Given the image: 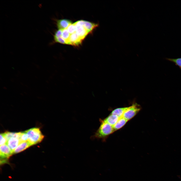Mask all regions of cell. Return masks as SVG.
I'll return each instance as SVG.
<instances>
[{
	"mask_svg": "<svg viewBox=\"0 0 181 181\" xmlns=\"http://www.w3.org/2000/svg\"><path fill=\"white\" fill-rule=\"evenodd\" d=\"M100 126L93 135L94 138L104 139L115 131L113 126L100 120Z\"/></svg>",
	"mask_w": 181,
	"mask_h": 181,
	"instance_id": "6da1fadb",
	"label": "cell"
},
{
	"mask_svg": "<svg viewBox=\"0 0 181 181\" xmlns=\"http://www.w3.org/2000/svg\"><path fill=\"white\" fill-rule=\"evenodd\" d=\"M25 131L28 137L27 141L31 146L40 142L44 137L39 129L38 128H32Z\"/></svg>",
	"mask_w": 181,
	"mask_h": 181,
	"instance_id": "7a4b0ae2",
	"label": "cell"
},
{
	"mask_svg": "<svg viewBox=\"0 0 181 181\" xmlns=\"http://www.w3.org/2000/svg\"><path fill=\"white\" fill-rule=\"evenodd\" d=\"M141 109L139 105L135 103L133 104L124 113L122 117L128 121L133 118Z\"/></svg>",
	"mask_w": 181,
	"mask_h": 181,
	"instance_id": "3957f363",
	"label": "cell"
},
{
	"mask_svg": "<svg viewBox=\"0 0 181 181\" xmlns=\"http://www.w3.org/2000/svg\"><path fill=\"white\" fill-rule=\"evenodd\" d=\"M13 154V152L6 144L1 145L0 155L2 159L8 158Z\"/></svg>",
	"mask_w": 181,
	"mask_h": 181,
	"instance_id": "277c9868",
	"label": "cell"
},
{
	"mask_svg": "<svg viewBox=\"0 0 181 181\" xmlns=\"http://www.w3.org/2000/svg\"><path fill=\"white\" fill-rule=\"evenodd\" d=\"M82 40L75 32L70 34L67 44L78 46L81 43Z\"/></svg>",
	"mask_w": 181,
	"mask_h": 181,
	"instance_id": "5b68a950",
	"label": "cell"
},
{
	"mask_svg": "<svg viewBox=\"0 0 181 181\" xmlns=\"http://www.w3.org/2000/svg\"><path fill=\"white\" fill-rule=\"evenodd\" d=\"M78 23L80 25L83 26L89 33L91 32L98 26V24L83 20H79Z\"/></svg>",
	"mask_w": 181,
	"mask_h": 181,
	"instance_id": "8992f818",
	"label": "cell"
},
{
	"mask_svg": "<svg viewBox=\"0 0 181 181\" xmlns=\"http://www.w3.org/2000/svg\"><path fill=\"white\" fill-rule=\"evenodd\" d=\"M75 24L76 26V32L77 34L83 40L89 33V32L83 26L77 25Z\"/></svg>",
	"mask_w": 181,
	"mask_h": 181,
	"instance_id": "52a82bcc",
	"label": "cell"
},
{
	"mask_svg": "<svg viewBox=\"0 0 181 181\" xmlns=\"http://www.w3.org/2000/svg\"><path fill=\"white\" fill-rule=\"evenodd\" d=\"M20 143V142L19 139L13 137L7 141L6 145L13 152L14 150Z\"/></svg>",
	"mask_w": 181,
	"mask_h": 181,
	"instance_id": "ba28073f",
	"label": "cell"
},
{
	"mask_svg": "<svg viewBox=\"0 0 181 181\" xmlns=\"http://www.w3.org/2000/svg\"><path fill=\"white\" fill-rule=\"evenodd\" d=\"M72 23L70 20L66 19L58 20L57 21V25L59 29L62 30L66 29Z\"/></svg>",
	"mask_w": 181,
	"mask_h": 181,
	"instance_id": "9c48e42d",
	"label": "cell"
},
{
	"mask_svg": "<svg viewBox=\"0 0 181 181\" xmlns=\"http://www.w3.org/2000/svg\"><path fill=\"white\" fill-rule=\"evenodd\" d=\"M31 145L27 141L20 143L13 152V154L19 153L28 148Z\"/></svg>",
	"mask_w": 181,
	"mask_h": 181,
	"instance_id": "30bf717a",
	"label": "cell"
},
{
	"mask_svg": "<svg viewBox=\"0 0 181 181\" xmlns=\"http://www.w3.org/2000/svg\"><path fill=\"white\" fill-rule=\"evenodd\" d=\"M120 118L115 115L110 114L103 120L113 126L117 122Z\"/></svg>",
	"mask_w": 181,
	"mask_h": 181,
	"instance_id": "8fae6325",
	"label": "cell"
},
{
	"mask_svg": "<svg viewBox=\"0 0 181 181\" xmlns=\"http://www.w3.org/2000/svg\"><path fill=\"white\" fill-rule=\"evenodd\" d=\"M129 107L116 108L113 110L110 114L115 115L120 118L122 117L124 112Z\"/></svg>",
	"mask_w": 181,
	"mask_h": 181,
	"instance_id": "7c38bea8",
	"label": "cell"
},
{
	"mask_svg": "<svg viewBox=\"0 0 181 181\" xmlns=\"http://www.w3.org/2000/svg\"><path fill=\"white\" fill-rule=\"evenodd\" d=\"M128 121L122 117L120 118L117 122L113 126L114 131L118 130L122 127Z\"/></svg>",
	"mask_w": 181,
	"mask_h": 181,
	"instance_id": "4fadbf2b",
	"label": "cell"
},
{
	"mask_svg": "<svg viewBox=\"0 0 181 181\" xmlns=\"http://www.w3.org/2000/svg\"><path fill=\"white\" fill-rule=\"evenodd\" d=\"M20 132H13L7 131L3 133L7 141L10 138L13 137H16L19 139Z\"/></svg>",
	"mask_w": 181,
	"mask_h": 181,
	"instance_id": "5bb4252c",
	"label": "cell"
},
{
	"mask_svg": "<svg viewBox=\"0 0 181 181\" xmlns=\"http://www.w3.org/2000/svg\"><path fill=\"white\" fill-rule=\"evenodd\" d=\"M70 34L66 29L62 30L61 37L65 40L66 44H67Z\"/></svg>",
	"mask_w": 181,
	"mask_h": 181,
	"instance_id": "9a60e30c",
	"label": "cell"
},
{
	"mask_svg": "<svg viewBox=\"0 0 181 181\" xmlns=\"http://www.w3.org/2000/svg\"><path fill=\"white\" fill-rule=\"evenodd\" d=\"M166 59L174 63L175 65L178 66L181 70V58L177 59L166 58Z\"/></svg>",
	"mask_w": 181,
	"mask_h": 181,
	"instance_id": "2e32d148",
	"label": "cell"
},
{
	"mask_svg": "<svg viewBox=\"0 0 181 181\" xmlns=\"http://www.w3.org/2000/svg\"><path fill=\"white\" fill-rule=\"evenodd\" d=\"M19 139L20 143L27 141L28 137L27 134L25 131L23 132H21Z\"/></svg>",
	"mask_w": 181,
	"mask_h": 181,
	"instance_id": "e0dca14e",
	"label": "cell"
},
{
	"mask_svg": "<svg viewBox=\"0 0 181 181\" xmlns=\"http://www.w3.org/2000/svg\"><path fill=\"white\" fill-rule=\"evenodd\" d=\"M66 29L71 34L76 32V26L74 23L70 25Z\"/></svg>",
	"mask_w": 181,
	"mask_h": 181,
	"instance_id": "ac0fdd59",
	"label": "cell"
},
{
	"mask_svg": "<svg viewBox=\"0 0 181 181\" xmlns=\"http://www.w3.org/2000/svg\"><path fill=\"white\" fill-rule=\"evenodd\" d=\"M7 141L4 136L3 133L0 134V145H2L6 144Z\"/></svg>",
	"mask_w": 181,
	"mask_h": 181,
	"instance_id": "d6986e66",
	"label": "cell"
},
{
	"mask_svg": "<svg viewBox=\"0 0 181 181\" xmlns=\"http://www.w3.org/2000/svg\"><path fill=\"white\" fill-rule=\"evenodd\" d=\"M54 41L56 42H58L62 44H66L65 40L61 37L58 38H54Z\"/></svg>",
	"mask_w": 181,
	"mask_h": 181,
	"instance_id": "ffe728a7",
	"label": "cell"
},
{
	"mask_svg": "<svg viewBox=\"0 0 181 181\" xmlns=\"http://www.w3.org/2000/svg\"><path fill=\"white\" fill-rule=\"evenodd\" d=\"M62 32V30L59 29L56 31L54 35V38H58L61 36Z\"/></svg>",
	"mask_w": 181,
	"mask_h": 181,
	"instance_id": "44dd1931",
	"label": "cell"
}]
</instances>
